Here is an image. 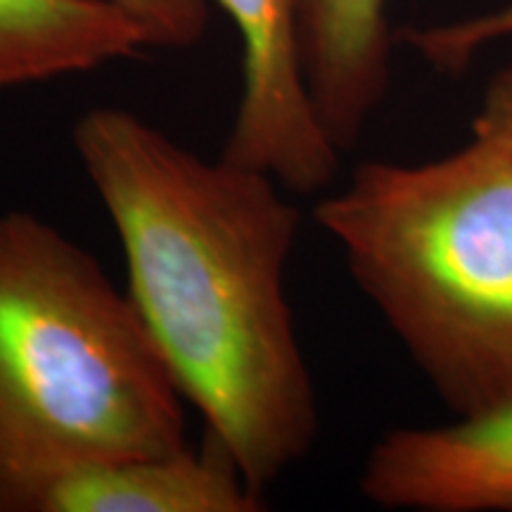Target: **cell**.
Returning a JSON list of instances; mask_svg holds the SVG:
<instances>
[{"instance_id": "obj_1", "label": "cell", "mask_w": 512, "mask_h": 512, "mask_svg": "<svg viewBox=\"0 0 512 512\" xmlns=\"http://www.w3.org/2000/svg\"><path fill=\"white\" fill-rule=\"evenodd\" d=\"M72 140L166 370L264 494L320 427L285 287L302 216L266 171L197 157L121 107L88 110Z\"/></svg>"}, {"instance_id": "obj_2", "label": "cell", "mask_w": 512, "mask_h": 512, "mask_svg": "<svg viewBox=\"0 0 512 512\" xmlns=\"http://www.w3.org/2000/svg\"><path fill=\"white\" fill-rule=\"evenodd\" d=\"M183 396L128 292L29 211L0 216V512L98 460L190 446Z\"/></svg>"}, {"instance_id": "obj_3", "label": "cell", "mask_w": 512, "mask_h": 512, "mask_svg": "<svg viewBox=\"0 0 512 512\" xmlns=\"http://www.w3.org/2000/svg\"><path fill=\"white\" fill-rule=\"evenodd\" d=\"M313 219L458 418L512 401V147L366 162Z\"/></svg>"}, {"instance_id": "obj_4", "label": "cell", "mask_w": 512, "mask_h": 512, "mask_svg": "<svg viewBox=\"0 0 512 512\" xmlns=\"http://www.w3.org/2000/svg\"><path fill=\"white\" fill-rule=\"evenodd\" d=\"M240 36V100L223 157L266 171L292 192L323 190L342 152L306 86L299 0H214Z\"/></svg>"}, {"instance_id": "obj_5", "label": "cell", "mask_w": 512, "mask_h": 512, "mask_svg": "<svg viewBox=\"0 0 512 512\" xmlns=\"http://www.w3.org/2000/svg\"><path fill=\"white\" fill-rule=\"evenodd\" d=\"M358 486L387 510L512 512V401L451 425L387 432Z\"/></svg>"}, {"instance_id": "obj_6", "label": "cell", "mask_w": 512, "mask_h": 512, "mask_svg": "<svg viewBox=\"0 0 512 512\" xmlns=\"http://www.w3.org/2000/svg\"><path fill=\"white\" fill-rule=\"evenodd\" d=\"M256 491L219 439L157 456L98 460L62 472L31 512H256Z\"/></svg>"}, {"instance_id": "obj_7", "label": "cell", "mask_w": 512, "mask_h": 512, "mask_svg": "<svg viewBox=\"0 0 512 512\" xmlns=\"http://www.w3.org/2000/svg\"><path fill=\"white\" fill-rule=\"evenodd\" d=\"M387 0H299L306 86L339 152L358 143L389 88Z\"/></svg>"}, {"instance_id": "obj_8", "label": "cell", "mask_w": 512, "mask_h": 512, "mask_svg": "<svg viewBox=\"0 0 512 512\" xmlns=\"http://www.w3.org/2000/svg\"><path fill=\"white\" fill-rule=\"evenodd\" d=\"M143 48L114 0H0V88L93 72Z\"/></svg>"}, {"instance_id": "obj_9", "label": "cell", "mask_w": 512, "mask_h": 512, "mask_svg": "<svg viewBox=\"0 0 512 512\" xmlns=\"http://www.w3.org/2000/svg\"><path fill=\"white\" fill-rule=\"evenodd\" d=\"M508 36L512 38V0L486 15L434 27H408L396 34L422 60L446 74L463 72L486 46Z\"/></svg>"}, {"instance_id": "obj_10", "label": "cell", "mask_w": 512, "mask_h": 512, "mask_svg": "<svg viewBox=\"0 0 512 512\" xmlns=\"http://www.w3.org/2000/svg\"><path fill=\"white\" fill-rule=\"evenodd\" d=\"M138 29L147 48L183 50L202 41L211 0H114Z\"/></svg>"}, {"instance_id": "obj_11", "label": "cell", "mask_w": 512, "mask_h": 512, "mask_svg": "<svg viewBox=\"0 0 512 512\" xmlns=\"http://www.w3.org/2000/svg\"><path fill=\"white\" fill-rule=\"evenodd\" d=\"M472 133L496 138L512 147V57L491 76L482 107L472 119Z\"/></svg>"}]
</instances>
